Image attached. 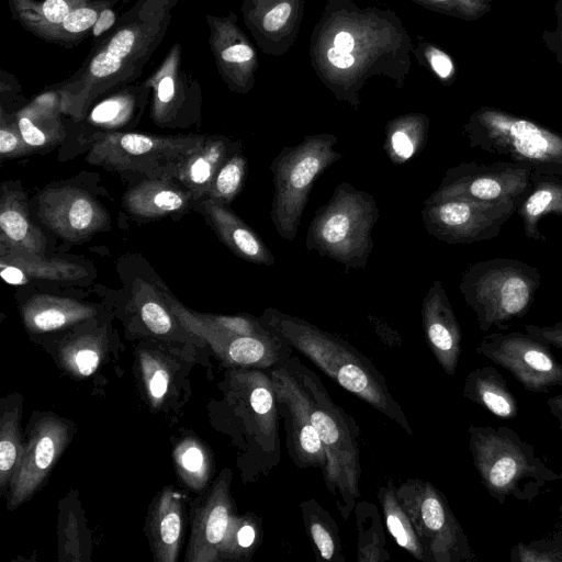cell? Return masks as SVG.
<instances>
[{
    "label": "cell",
    "instance_id": "1",
    "mask_svg": "<svg viewBox=\"0 0 562 562\" xmlns=\"http://www.w3.org/2000/svg\"><path fill=\"white\" fill-rule=\"evenodd\" d=\"M414 43L402 19L387 8L353 0H327L310 35V59L319 81L357 109L368 80L380 76L402 88L412 67Z\"/></svg>",
    "mask_w": 562,
    "mask_h": 562
},
{
    "label": "cell",
    "instance_id": "2",
    "mask_svg": "<svg viewBox=\"0 0 562 562\" xmlns=\"http://www.w3.org/2000/svg\"><path fill=\"white\" fill-rule=\"evenodd\" d=\"M176 1L139 0L60 90V110L80 119L95 97L142 74L167 31Z\"/></svg>",
    "mask_w": 562,
    "mask_h": 562
},
{
    "label": "cell",
    "instance_id": "3",
    "mask_svg": "<svg viewBox=\"0 0 562 562\" xmlns=\"http://www.w3.org/2000/svg\"><path fill=\"white\" fill-rule=\"evenodd\" d=\"M260 318L336 383L412 434L409 422L384 376L350 344L277 308H266Z\"/></svg>",
    "mask_w": 562,
    "mask_h": 562
},
{
    "label": "cell",
    "instance_id": "4",
    "mask_svg": "<svg viewBox=\"0 0 562 562\" xmlns=\"http://www.w3.org/2000/svg\"><path fill=\"white\" fill-rule=\"evenodd\" d=\"M306 409L322 441L326 465L322 470L327 490L344 519L349 518L360 497L359 428L337 405L319 376L296 357L286 359Z\"/></svg>",
    "mask_w": 562,
    "mask_h": 562
},
{
    "label": "cell",
    "instance_id": "5",
    "mask_svg": "<svg viewBox=\"0 0 562 562\" xmlns=\"http://www.w3.org/2000/svg\"><path fill=\"white\" fill-rule=\"evenodd\" d=\"M469 449L473 465L487 494L504 504L508 497L532 503L542 490L562 481L514 429L470 425Z\"/></svg>",
    "mask_w": 562,
    "mask_h": 562
},
{
    "label": "cell",
    "instance_id": "6",
    "mask_svg": "<svg viewBox=\"0 0 562 562\" xmlns=\"http://www.w3.org/2000/svg\"><path fill=\"white\" fill-rule=\"evenodd\" d=\"M541 283L538 268L514 258H493L470 265L459 285L474 312L479 329L505 330L530 310Z\"/></svg>",
    "mask_w": 562,
    "mask_h": 562
},
{
    "label": "cell",
    "instance_id": "7",
    "mask_svg": "<svg viewBox=\"0 0 562 562\" xmlns=\"http://www.w3.org/2000/svg\"><path fill=\"white\" fill-rule=\"evenodd\" d=\"M379 218L370 193L341 182L321 206L307 228L305 247L347 269H363L373 249L372 231Z\"/></svg>",
    "mask_w": 562,
    "mask_h": 562
},
{
    "label": "cell",
    "instance_id": "8",
    "mask_svg": "<svg viewBox=\"0 0 562 562\" xmlns=\"http://www.w3.org/2000/svg\"><path fill=\"white\" fill-rule=\"evenodd\" d=\"M463 134L472 148L562 177V134L538 122L483 105L470 115Z\"/></svg>",
    "mask_w": 562,
    "mask_h": 562
},
{
    "label": "cell",
    "instance_id": "9",
    "mask_svg": "<svg viewBox=\"0 0 562 562\" xmlns=\"http://www.w3.org/2000/svg\"><path fill=\"white\" fill-rule=\"evenodd\" d=\"M337 142L338 137L329 133L307 135L297 145L283 147L272 160L269 169L274 193L270 215L283 239L295 238L315 181L342 157L334 149Z\"/></svg>",
    "mask_w": 562,
    "mask_h": 562
},
{
    "label": "cell",
    "instance_id": "10",
    "mask_svg": "<svg viewBox=\"0 0 562 562\" xmlns=\"http://www.w3.org/2000/svg\"><path fill=\"white\" fill-rule=\"evenodd\" d=\"M396 494L417 533L426 562H464L475 559L447 498L432 483L408 479L396 487Z\"/></svg>",
    "mask_w": 562,
    "mask_h": 562
},
{
    "label": "cell",
    "instance_id": "11",
    "mask_svg": "<svg viewBox=\"0 0 562 562\" xmlns=\"http://www.w3.org/2000/svg\"><path fill=\"white\" fill-rule=\"evenodd\" d=\"M205 136L109 133L95 137L88 160L117 171H136L156 178L160 171L200 148Z\"/></svg>",
    "mask_w": 562,
    "mask_h": 562
},
{
    "label": "cell",
    "instance_id": "12",
    "mask_svg": "<svg viewBox=\"0 0 562 562\" xmlns=\"http://www.w3.org/2000/svg\"><path fill=\"white\" fill-rule=\"evenodd\" d=\"M521 201L480 202L427 198L422 220L429 235L440 241L473 244L496 237Z\"/></svg>",
    "mask_w": 562,
    "mask_h": 562
},
{
    "label": "cell",
    "instance_id": "13",
    "mask_svg": "<svg viewBox=\"0 0 562 562\" xmlns=\"http://www.w3.org/2000/svg\"><path fill=\"white\" fill-rule=\"evenodd\" d=\"M476 352L508 371L532 393L562 387V362L550 346L520 331H494L482 338Z\"/></svg>",
    "mask_w": 562,
    "mask_h": 562
},
{
    "label": "cell",
    "instance_id": "14",
    "mask_svg": "<svg viewBox=\"0 0 562 562\" xmlns=\"http://www.w3.org/2000/svg\"><path fill=\"white\" fill-rule=\"evenodd\" d=\"M533 168L513 161L460 162L449 168L431 199H465L480 202L521 201L529 190Z\"/></svg>",
    "mask_w": 562,
    "mask_h": 562
},
{
    "label": "cell",
    "instance_id": "15",
    "mask_svg": "<svg viewBox=\"0 0 562 562\" xmlns=\"http://www.w3.org/2000/svg\"><path fill=\"white\" fill-rule=\"evenodd\" d=\"M68 441L69 427L57 417L46 416L34 425L9 483V509L20 506L37 491Z\"/></svg>",
    "mask_w": 562,
    "mask_h": 562
},
{
    "label": "cell",
    "instance_id": "16",
    "mask_svg": "<svg viewBox=\"0 0 562 562\" xmlns=\"http://www.w3.org/2000/svg\"><path fill=\"white\" fill-rule=\"evenodd\" d=\"M178 319L209 342L220 359L229 366L272 369L292 353V346L267 324L257 333H235L212 329L186 317Z\"/></svg>",
    "mask_w": 562,
    "mask_h": 562
},
{
    "label": "cell",
    "instance_id": "17",
    "mask_svg": "<svg viewBox=\"0 0 562 562\" xmlns=\"http://www.w3.org/2000/svg\"><path fill=\"white\" fill-rule=\"evenodd\" d=\"M270 375L279 412L284 420L290 457L300 468L323 470L326 465L325 451L286 360L272 368Z\"/></svg>",
    "mask_w": 562,
    "mask_h": 562
},
{
    "label": "cell",
    "instance_id": "18",
    "mask_svg": "<svg viewBox=\"0 0 562 562\" xmlns=\"http://www.w3.org/2000/svg\"><path fill=\"white\" fill-rule=\"evenodd\" d=\"M40 220L67 241H80L102 229L109 215L89 193L74 187L43 191L37 200Z\"/></svg>",
    "mask_w": 562,
    "mask_h": 562
},
{
    "label": "cell",
    "instance_id": "19",
    "mask_svg": "<svg viewBox=\"0 0 562 562\" xmlns=\"http://www.w3.org/2000/svg\"><path fill=\"white\" fill-rule=\"evenodd\" d=\"M209 44L218 74L227 87L246 94L255 86L259 67L258 54L237 23L234 12L227 15H206Z\"/></svg>",
    "mask_w": 562,
    "mask_h": 562
},
{
    "label": "cell",
    "instance_id": "20",
    "mask_svg": "<svg viewBox=\"0 0 562 562\" xmlns=\"http://www.w3.org/2000/svg\"><path fill=\"white\" fill-rule=\"evenodd\" d=\"M306 0H244V23L259 49L282 56L294 45L304 16Z\"/></svg>",
    "mask_w": 562,
    "mask_h": 562
},
{
    "label": "cell",
    "instance_id": "21",
    "mask_svg": "<svg viewBox=\"0 0 562 562\" xmlns=\"http://www.w3.org/2000/svg\"><path fill=\"white\" fill-rule=\"evenodd\" d=\"M229 485L231 471L225 469L195 510L187 555L189 562L220 560V546L234 514Z\"/></svg>",
    "mask_w": 562,
    "mask_h": 562
},
{
    "label": "cell",
    "instance_id": "22",
    "mask_svg": "<svg viewBox=\"0 0 562 562\" xmlns=\"http://www.w3.org/2000/svg\"><path fill=\"white\" fill-rule=\"evenodd\" d=\"M422 321L430 351L441 369L448 375H454L462 350V334L447 292L439 280L432 282L424 296Z\"/></svg>",
    "mask_w": 562,
    "mask_h": 562
},
{
    "label": "cell",
    "instance_id": "23",
    "mask_svg": "<svg viewBox=\"0 0 562 562\" xmlns=\"http://www.w3.org/2000/svg\"><path fill=\"white\" fill-rule=\"evenodd\" d=\"M240 147V142L232 143L224 136L206 137L200 148L168 166L157 177L177 181L199 199L206 198L223 162Z\"/></svg>",
    "mask_w": 562,
    "mask_h": 562
},
{
    "label": "cell",
    "instance_id": "24",
    "mask_svg": "<svg viewBox=\"0 0 562 562\" xmlns=\"http://www.w3.org/2000/svg\"><path fill=\"white\" fill-rule=\"evenodd\" d=\"M203 210L221 240L237 257L262 266H273L276 258L262 239L226 204L206 198Z\"/></svg>",
    "mask_w": 562,
    "mask_h": 562
},
{
    "label": "cell",
    "instance_id": "25",
    "mask_svg": "<svg viewBox=\"0 0 562 562\" xmlns=\"http://www.w3.org/2000/svg\"><path fill=\"white\" fill-rule=\"evenodd\" d=\"M199 198L169 178H149L124 195L126 210L138 217L156 218L184 211Z\"/></svg>",
    "mask_w": 562,
    "mask_h": 562
},
{
    "label": "cell",
    "instance_id": "26",
    "mask_svg": "<svg viewBox=\"0 0 562 562\" xmlns=\"http://www.w3.org/2000/svg\"><path fill=\"white\" fill-rule=\"evenodd\" d=\"M0 274L12 285H22L32 279L75 281L85 278L87 270L74 262L47 259L0 245Z\"/></svg>",
    "mask_w": 562,
    "mask_h": 562
},
{
    "label": "cell",
    "instance_id": "27",
    "mask_svg": "<svg viewBox=\"0 0 562 562\" xmlns=\"http://www.w3.org/2000/svg\"><path fill=\"white\" fill-rule=\"evenodd\" d=\"M0 228V245L44 255L46 238L30 220L25 194L8 183H3L1 189Z\"/></svg>",
    "mask_w": 562,
    "mask_h": 562
},
{
    "label": "cell",
    "instance_id": "28",
    "mask_svg": "<svg viewBox=\"0 0 562 562\" xmlns=\"http://www.w3.org/2000/svg\"><path fill=\"white\" fill-rule=\"evenodd\" d=\"M182 538V503L179 493L165 487L155 503L149 521V539L155 560L175 562Z\"/></svg>",
    "mask_w": 562,
    "mask_h": 562
},
{
    "label": "cell",
    "instance_id": "29",
    "mask_svg": "<svg viewBox=\"0 0 562 562\" xmlns=\"http://www.w3.org/2000/svg\"><path fill=\"white\" fill-rule=\"evenodd\" d=\"M527 238L544 241L539 229L541 218L555 214L562 217V177L533 171L529 190L517 211Z\"/></svg>",
    "mask_w": 562,
    "mask_h": 562
},
{
    "label": "cell",
    "instance_id": "30",
    "mask_svg": "<svg viewBox=\"0 0 562 562\" xmlns=\"http://www.w3.org/2000/svg\"><path fill=\"white\" fill-rule=\"evenodd\" d=\"M95 310L72 299L34 295L22 307L25 326L34 333L56 330L86 321Z\"/></svg>",
    "mask_w": 562,
    "mask_h": 562
},
{
    "label": "cell",
    "instance_id": "31",
    "mask_svg": "<svg viewBox=\"0 0 562 562\" xmlns=\"http://www.w3.org/2000/svg\"><path fill=\"white\" fill-rule=\"evenodd\" d=\"M463 396L502 419L518 416L519 406L506 379L492 366L473 369L463 385Z\"/></svg>",
    "mask_w": 562,
    "mask_h": 562
},
{
    "label": "cell",
    "instance_id": "32",
    "mask_svg": "<svg viewBox=\"0 0 562 562\" xmlns=\"http://www.w3.org/2000/svg\"><path fill=\"white\" fill-rule=\"evenodd\" d=\"M19 22L33 34L55 42L66 16L77 7L90 0H10Z\"/></svg>",
    "mask_w": 562,
    "mask_h": 562
},
{
    "label": "cell",
    "instance_id": "33",
    "mask_svg": "<svg viewBox=\"0 0 562 562\" xmlns=\"http://www.w3.org/2000/svg\"><path fill=\"white\" fill-rule=\"evenodd\" d=\"M430 120L424 113H406L385 125L383 148L394 165H403L426 146Z\"/></svg>",
    "mask_w": 562,
    "mask_h": 562
},
{
    "label": "cell",
    "instance_id": "34",
    "mask_svg": "<svg viewBox=\"0 0 562 562\" xmlns=\"http://www.w3.org/2000/svg\"><path fill=\"white\" fill-rule=\"evenodd\" d=\"M16 126L24 142L32 149L52 146L65 135L54 102L45 95H41L18 113Z\"/></svg>",
    "mask_w": 562,
    "mask_h": 562
},
{
    "label": "cell",
    "instance_id": "35",
    "mask_svg": "<svg viewBox=\"0 0 562 562\" xmlns=\"http://www.w3.org/2000/svg\"><path fill=\"white\" fill-rule=\"evenodd\" d=\"M179 46L175 44L168 56L148 80L153 89L151 114L157 123L167 122L176 111L182 88L179 78Z\"/></svg>",
    "mask_w": 562,
    "mask_h": 562
},
{
    "label": "cell",
    "instance_id": "36",
    "mask_svg": "<svg viewBox=\"0 0 562 562\" xmlns=\"http://www.w3.org/2000/svg\"><path fill=\"white\" fill-rule=\"evenodd\" d=\"M378 498L386 527L396 543L408 551L415 559L426 562L424 549L406 512L398 501L396 486L392 480H389L384 486H380Z\"/></svg>",
    "mask_w": 562,
    "mask_h": 562
},
{
    "label": "cell",
    "instance_id": "37",
    "mask_svg": "<svg viewBox=\"0 0 562 562\" xmlns=\"http://www.w3.org/2000/svg\"><path fill=\"white\" fill-rule=\"evenodd\" d=\"M304 525L321 559L344 561L339 528L334 518L315 501L301 504Z\"/></svg>",
    "mask_w": 562,
    "mask_h": 562
},
{
    "label": "cell",
    "instance_id": "38",
    "mask_svg": "<svg viewBox=\"0 0 562 562\" xmlns=\"http://www.w3.org/2000/svg\"><path fill=\"white\" fill-rule=\"evenodd\" d=\"M173 458L177 472L189 487L195 491L205 487L212 473V458L200 441L181 440L175 448Z\"/></svg>",
    "mask_w": 562,
    "mask_h": 562
},
{
    "label": "cell",
    "instance_id": "39",
    "mask_svg": "<svg viewBox=\"0 0 562 562\" xmlns=\"http://www.w3.org/2000/svg\"><path fill=\"white\" fill-rule=\"evenodd\" d=\"M103 351L104 339L101 335H82L66 341L63 346L61 364L74 375L89 376L98 369Z\"/></svg>",
    "mask_w": 562,
    "mask_h": 562
},
{
    "label": "cell",
    "instance_id": "40",
    "mask_svg": "<svg viewBox=\"0 0 562 562\" xmlns=\"http://www.w3.org/2000/svg\"><path fill=\"white\" fill-rule=\"evenodd\" d=\"M21 404L8 407L0 418V487L10 483L20 460L23 445L20 429Z\"/></svg>",
    "mask_w": 562,
    "mask_h": 562
},
{
    "label": "cell",
    "instance_id": "41",
    "mask_svg": "<svg viewBox=\"0 0 562 562\" xmlns=\"http://www.w3.org/2000/svg\"><path fill=\"white\" fill-rule=\"evenodd\" d=\"M358 508L364 516V520L358 518V561L381 562L387 561L390 555L385 549V538L376 507L366 502L357 503Z\"/></svg>",
    "mask_w": 562,
    "mask_h": 562
},
{
    "label": "cell",
    "instance_id": "42",
    "mask_svg": "<svg viewBox=\"0 0 562 562\" xmlns=\"http://www.w3.org/2000/svg\"><path fill=\"white\" fill-rule=\"evenodd\" d=\"M240 148L233 151L223 162L206 198L227 205L241 191L247 171V160Z\"/></svg>",
    "mask_w": 562,
    "mask_h": 562
},
{
    "label": "cell",
    "instance_id": "43",
    "mask_svg": "<svg viewBox=\"0 0 562 562\" xmlns=\"http://www.w3.org/2000/svg\"><path fill=\"white\" fill-rule=\"evenodd\" d=\"M257 526L254 517L233 514L220 546V559L240 560L249 555L257 541Z\"/></svg>",
    "mask_w": 562,
    "mask_h": 562
},
{
    "label": "cell",
    "instance_id": "44",
    "mask_svg": "<svg viewBox=\"0 0 562 562\" xmlns=\"http://www.w3.org/2000/svg\"><path fill=\"white\" fill-rule=\"evenodd\" d=\"M136 100L132 93L121 92L98 103L91 111L89 122L108 130L122 127L132 119Z\"/></svg>",
    "mask_w": 562,
    "mask_h": 562
},
{
    "label": "cell",
    "instance_id": "45",
    "mask_svg": "<svg viewBox=\"0 0 562 562\" xmlns=\"http://www.w3.org/2000/svg\"><path fill=\"white\" fill-rule=\"evenodd\" d=\"M512 562H562V527L541 538L517 542L512 549Z\"/></svg>",
    "mask_w": 562,
    "mask_h": 562
},
{
    "label": "cell",
    "instance_id": "46",
    "mask_svg": "<svg viewBox=\"0 0 562 562\" xmlns=\"http://www.w3.org/2000/svg\"><path fill=\"white\" fill-rule=\"evenodd\" d=\"M413 53L416 55L418 63L427 67L443 86H451L454 82L457 77L456 64L452 57L439 46L419 36Z\"/></svg>",
    "mask_w": 562,
    "mask_h": 562
},
{
    "label": "cell",
    "instance_id": "47",
    "mask_svg": "<svg viewBox=\"0 0 562 562\" xmlns=\"http://www.w3.org/2000/svg\"><path fill=\"white\" fill-rule=\"evenodd\" d=\"M413 2L451 18L475 21L492 10L494 0H412Z\"/></svg>",
    "mask_w": 562,
    "mask_h": 562
},
{
    "label": "cell",
    "instance_id": "48",
    "mask_svg": "<svg viewBox=\"0 0 562 562\" xmlns=\"http://www.w3.org/2000/svg\"><path fill=\"white\" fill-rule=\"evenodd\" d=\"M139 362L148 397L154 406H158L169 389L170 374L167 366L160 358L147 351L139 353Z\"/></svg>",
    "mask_w": 562,
    "mask_h": 562
},
{
    "label": "cell",
    "instance_id": "49",
    "mask_svg": "<svg viewBox=\"0 0 562 562\" xmlns=\"http://www.w3.org/2000/svg\"><path fill=\"white\" fill-rule=\"evenodd\" d=\"M102 4L103 2H90L75 8L63 21L55 43H70L74 38L92 29L100 11L103 9Z\"/></svg>",
    "mask_w": 562,
    "mask_h": 562
},
{
    "label": "cell",
    "instance_id": "50",
    "mask_svg": "<svg viewBox=\"0 0 562 562\" xmlns=\"http://www.w3.org/2000/svg\"><path fill=\"white\" fill-rule=\"evenodd\" d=\"M142 321L156 335H166L173 328L171 315L156 299L148 297L139 306Z\"/></svg>",
    "mask_w": 562,
    "mask_h": 562
},
{
    "label": "cell",
    "instance_id": "51",
    "mask_svg": "<svg viewBox=\"0 0 562 562\" xmlns=\"http://www.w3.org/2000/svg\"><path fill=\"white\" fill-rule=\"evenodd\" d=\"M33 149L22 138L16 124L7 121L2 112L0 125V155L10 158L30 154Z\"/></svg>",
    "mask_w": 562,
    "mask_h": 562
},
{
    "label": "cell",
    "instance_id": "52",
    "mask_svg": "<svg viewBox=\"0 0 562 562\" xmlns=\"http://www.w3.org/2000/svg\"><path fill=\"white\" fill-rule=\"evenodd\" d=\"M554 12L557 16L555 27L553 30L543 31L541 38L555 61L562 65V0L557 1Z\"/></svg>",
    "mask_w": 562,
    "mask_h": 562
},
{
    "label": "cell",
    "instance_id": "53",
    "mask_svg": "<svg viewBox=\"0 0 562 562\" xmlns=\"http://www.w3.org/2000/svg\"><path fill=\"white\" fill-rule=\"evenodd\" d=\"M525 331L543 344L562 349V322L544 326L529 324Z\"/></svg>",
    "mask_w": 562,
    "mask_h": 562
},
{
    "label": "cell",
    "instance_id": "54",
    "mask_svg": "<svg viewBox=\"0 0 562 562\" xmlns=\"http://www.w3.org/2000/svg\"><path fill=\"white\" fill-rule=\"evenodd\" d=\"M116 15L110 8H103L92 27V35L99 37L101 34L110 30L115 23Z\"/></svg>",
    "mask_w": 562,
    "mask_h": 562
},
{
    "label": "cell",
    "instance_id": "55",
    "mask_svg": "<svg viewBox=\"0 0 562 562\" xmlns=\"http://www.w3.org/2000/svg\"><path fill=\"white\" fill-rule=\"evenodd\" d=\"M547 405L550 414L558 420L559 429L562 430V393L550 396Z\"/></svg>",
    "mask_w": 562,
    "mask_h": 562
},
{
    "label": "cell",
    "instance_id": "56",
    "mask_svg": "<svg viewBox=\"0 0 562 562\" xmlns=\"http://www.w3.org/2000/svg\"><path fill=\"white\" fill-rule=\"evenodd\" d=\"M560 512H561V514H562V505L560 506Z\"/></svg>",
    "mask_w": 562,
    "mask_h": 562
}]
</instances>
